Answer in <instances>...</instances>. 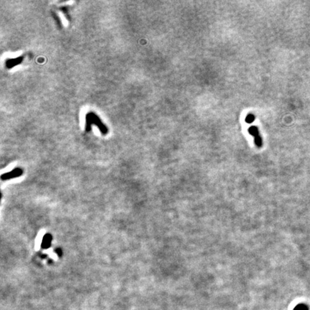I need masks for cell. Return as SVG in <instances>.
<instances>
[{"mask_svg":"<svg viewBox=\"0 0 310 310\" xmlns=\"http://www.w3.org/2000/svg\"><path fill=\"white\" fill-rule=\"evenodd\" d=\"M248 132H249L251 135L254 136V142L256 145L258 146V147H261L262 139L261 137L259 135V132H258V128L255 126H251V127L248 128Z\"/></svg>","mask_w":310,"mask_h":310,"instance_id":"obj_1","label":"cell"},{"mask_svg":"<svg viewBox=\"0 0 310 310\" xmlns=\"http://www.w3.org/2000/svg\"><path fill=\"white\" fill-rule=\"evenodd\" d=\"M22 175V171L20 170H15L9 173H7V174L3 175L2 176V179H13L14 177H19Z\"/></svg>","mask_w":310,"mask_h":310,"instance_id":"obj_2","label":"cell"},{"mask_svg":"<svg viewBox=\"0 0 310 310\" xmlns=\"http://www.w3.org/2000/svg\"><path fill=\"white\" fill-rule=\"evenodd\" d=\"M51 240H52V236L50 234L45 235L42 242V247L43 248H48L51 245Z\"/></svg>","mask_w":310,"mask_h":310,"instance_id":"obj_3","label":"cell"},{"mask_svg":"<svg viewBox=\"0 0 310 310\" xmlns=\"http://www.w3.org/2000/svg\"><path fill=\"white\" fill-rule=\"evenodd\" d=\"M254 121V116L252 115V114H249V115L247 116V117L246 118V121L247 123H252L253 121Z\"/></svg>","mask_w":310,"mask_h":310,"instance_id":"obj_4","label":"cell"}]
</instances>
